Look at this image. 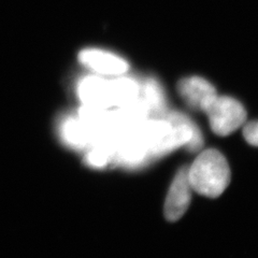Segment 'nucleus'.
Instances as JSON below:
<instances>
[{"instance_id":"obj_8","label":"nucleus","mask_w":258,"mask_h":258,"mask_svg":"<svg viewBox=\"0 0 258 258\" xmlns=\"http://www.w3.org/2000/svg\"><path fill=\"white\" fill-rule=\"evenodd\" d=\"M140 94H142V100L147 106L149 112H154L161 114L166 110V99L163 88L156 80L149 79L145 81L142 88H140Z\"/></svg>"},{"instance_id":"obj_6","label":"nucleus","mask_w":258,"mask_h":258,"mask_svg":"<svg viewBox=\"0 0 258 258\" xmlns=\"http://www.w3.org/2000/svg\"><path fill=\"white\" fill-rule=\"evenodd\" d=\"M79 58L84 66L103 76H122L129 68L128 63L119 56L98 48L83 50Z\"/></svg>"},{"instance_id":"obj_3","label":"nucleus","mask_w":258,"mask_h":258,"mask_svg":"<svg viewBox=\"0 0 258 258\" xmlns=\"http://www.w3.org/2000/svg\"><path fill=\"white\" fill-rule=\"evenodd\" d=\"M191 200V187L187 177V168L176 173L165 201V217L169 222L180 220L187 211Z\"/></svg>"},{"instance_id":"obj_9","label":"nucleus","mask_w":258,"mask_h":258,"mask_svg":"<svg viewBox=\"0 0 258 258\" xmlns=\"http://www.w3.org/2000/svg\"><path fill=\"white\" fill-rule=\"evenodd\" d=\"M114 106H124L139 98L140 86L136 81L129 78H117L111 81Z\"/></svg>"},{"instance_id":"obj_5","label":"nucleus","mask_w":258,"mask_h":258,"mask_svg":"<svg viewBox=\"0 0 258 258\" xmlns=\"http://www.w3.org/2000/svg\"><path fill=\"white\" fill-rule=\"evenodd\" d=\"M79 98L84 106L109 109L114 106L111 81L99 77H86L78 86Z\"/></svg>"},{"instance_id":"obj_7","label":"nucleus","mask_w":258,"mask_h":258,"mask_svg":"<svg viewBox=\"0 0 258 258\" xmlns=\"http://www.w3.org/2000/svg\"><path fill=\"white\" fill-rule=\"evenodd\" d=\"M63 140L74 148H90L92 138L90 132L79 117H69L61 126Z\"/></svg>"},{"instance_id":"obj_10","label":"nucleus","mask_w":258,"mask_h":258,"mask_svg":"<svg viewBox=\"0 0 258 258\" xmlns=\"http://www.w3.org/2000/svg\"><path fill=\"white\" fill-rule=\"evenodd\" d=\"M243 136L248 144L258 148V120L248 122L244 125Z\"/></svg>"},{"instance_id":"obj_1","label":"nucleus","mask_w":258,"mask_h":258,"mask_svg":"<svg viewBox=\"0 0 258 258\" xmlns=\"http://www.w3.org/2000/svg\"><path fill=\"white\" fill-rule=\"evenodd\" d=\"M191 190L209 198H217L230 183V168L221 152L214 149L204 151L187 169Z\"/></svg>"},{"instance_id":"obj_4","label":"nucleus","mask_w":258,"mask_h":258,"mask_svg":"<svg viewBox=\"0 0 258 258\" xmlns=\"http://www.w3.org/2000/svg\"><path fill=\"white\" fill-rule=\"evenodd\" d=\"M177 92L188 107L201 112H206L217 97L214 86L200 77L182 79L177 83Z\"/></svg>"},{"instance_id":"obj_2","label":"nucleus","mask_w":258,"mask_h":258,"mask_svg":"<svg viewBox=\"0 0 258 258\" xmlns=\"http://www.w3.org/2000/svg\"><path fill=\"white\" fill-rule=\"evenodd\" d=\"M205 113L209 116L212 132L221 137L236 132L246 120V111L242 103L227 96H217Z\"/></svg>"}]
</instances>
